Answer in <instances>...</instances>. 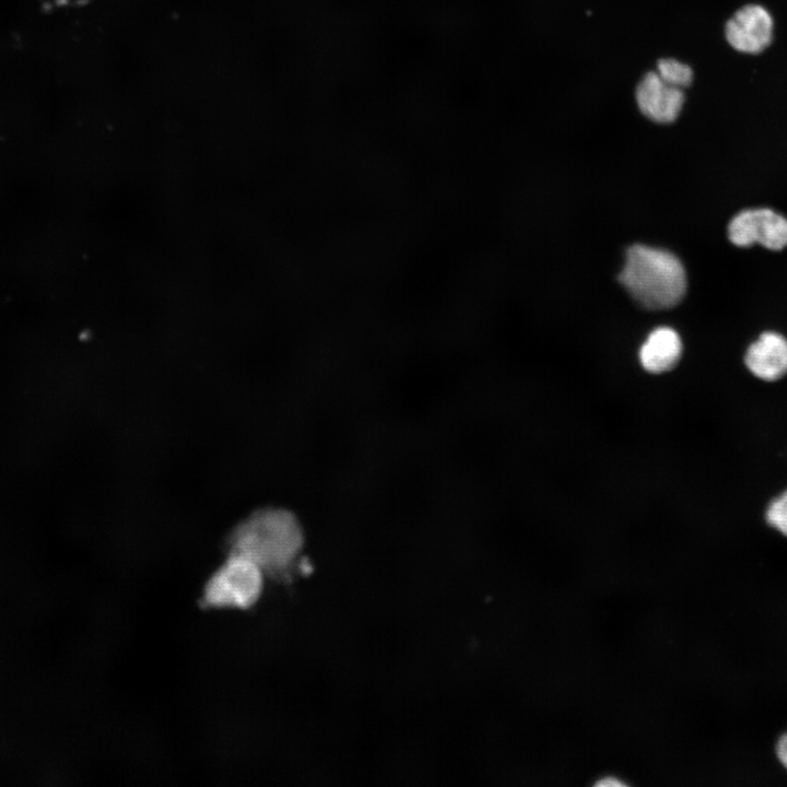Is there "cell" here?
Listing matches in <instances>:
<instances>
[{"mask_svg": "<svg viewBox=\"0 0 787 787\" xmlns=\"http://www.w3.org/2000/svg\"><path fill=\"white\" fill-rule=\"evenodd\" d=\"M635 98L641 113L648 119L669 124L679 116L684 103V93L682 89L665 82L656 71H650L639 81Z\"/></svg>", "mask_w": 787, "mask_h": 787, "instance_id": "obj_6", "label": "cell"}, {"mask_svg": "<svg viewBox=\"0 0 787 787\" xmlns=\"http://www.w3.org/2000/svg\"><path fill=\"white\" fill-rule=\"evenodd\" d=\"M776 755L783 766L787 770V733L780 736L776 743Z\"/></svg>", "mask_w": 787, "mask_h": 787, "instance_id": "obj_11", "label": "cell"}, {"mask_svg": "<svg viewBox=\"0 0 787 787\" xmlns=\"http://www.w3.org/2000/svg\"><path fill=\"white\" fill-rule=\"evenodd\" d=\"M303 543V529L296 516L278 507L256 510L236 525L227 537L230 554L250 560L270 575L287 571Z\"/></svg>", "mask_w": 787, "mask_h": 787, "instance_id": "obj_1", "label": "cell"}, {"mask_svg": "<svg viewBox=\"0 0 787 787\" xmlns=\"http://www.w3.org/2000/svg\"><path fill=\"white\" fill-rule=\"evenodd\" d=\"M263 572L250 560L230 554L205 585L202 603L211 608L246 609L260 597Z\"/></svg>", "mask_w": 787, "mask_h": 787, "instance_id": "obj_3", "label": "cell"}, {"mask_svg": "<svg viewBox=\"0 0 787 787\" xmlns=\"http://www.w3.org/2000/svg\"><path fill=\"white\" fill-rule=\"evenodd\" d=\"M772 35L773 19L757 4L741 8L726 24V38L740 52H761L770 45Z\"/></svg>", "mask_w": 787, "mask_h": 787, "instance_id": "obj_5", "label": "cell"}, {"mask_svg": "<svg viewBox=\"0 0 787 787\" xmlns=\"http://www.w3.org/2000/svg\"><path fill=\"white\" fill-rule=\"evenodd\" d=\"M744 363L757 378L774 381L787 373V340L779 333H762L747 350Z\"/></svg>", "mask_w": 787, "mask_h": 787, "instance_id": "obj_7", "label": "cell"}, {"mask_svg": "<svg viewBox=\"0 0 787 787\" xmlns=\"http://www.w3.org/2000/svg\"><path fill=\"white\" fill-rule=\"evenodd\" d=\"M728 237L739 247L759 243L779 250L787 246V219L771 209L743 210L730 221Z\"/></svg>", "mask_w": 787, "mask_h": 787, "instance_id": "obj_4", "label": "cell"}, {"mask_svg": "<svg viewBox=\"0 0 787 787\" xmlns=\"http://www.w3.org/2000/svg\"><path fill=\"white\" fill-rule=\"evenodd\" d=\"M765 518L770 526L787 536V490L770 503Z\"/></svg>", "mask_w": 787, "mask_h": 787, "instance_id": "obj_10", "label": "cell"}, {"mask_svg": "<svg viewBox=\"0 0 787 787\" xmlns=\"http://www.w3.org/2000/svg\"><path fill=\"white\" fill-rule=\"evenodd\" d=\"M619 280L632 297L648 309L677 305L686 290L681 261L667 250L644 245L629 248Z\"/></svg>", "mask_w": 787, "mask_h": 787, "instance_id": "obj_2", "label": "cell"}, {"mask_svg": "<svg viewBox=\"0 0 787 787\" xmlns=\"http://www.w3.org/2000/svg\"><path fill=\"white\" fill-rule=\"evenodd\" d=\"M656 73L668 84L684 89L693 79L690 66L673 58H663L657 62Z\"/></svg>", "mask_w": 787, "mask_h": 787, "instance_id": "obj_9", "label": "cell"}, {"mask_svg": "<svg viewBox=\"0 0 787 787\" xmlns=\"http://www.w3.org/2000/svg\"><path fill=\"white\" fill-rule=\"evenodd\" d=\"M683 345L679 333L670 327L653 330L638 352L642 368L653 375L672 371L682 356Z\"/></svg>", "mask_w": 787, "mask_h": 787, "instance_id": "obj_8", "label": "cell"}]
</instances>
